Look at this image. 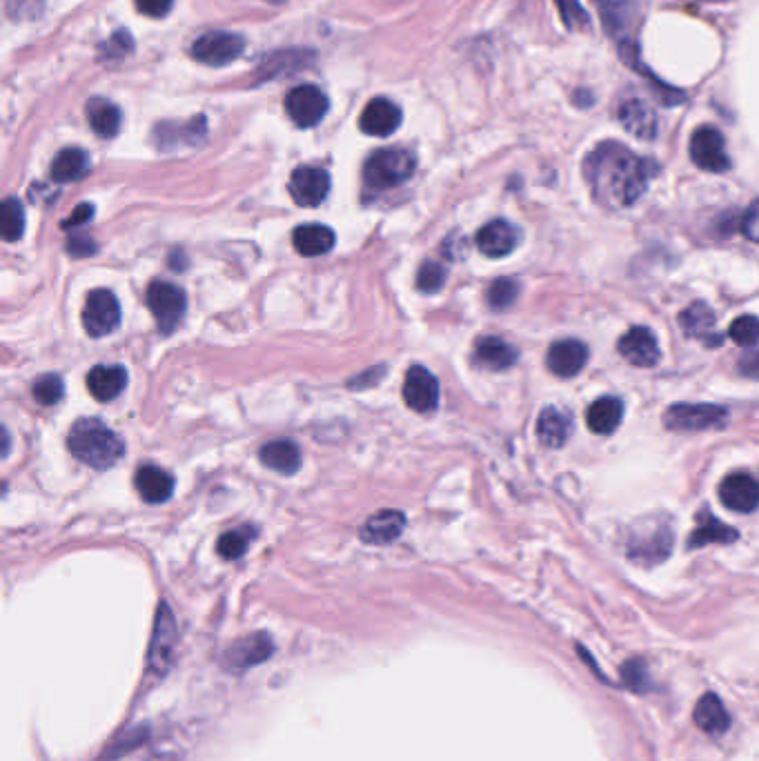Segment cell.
Returning <instances> with one entry per match:
<instances>
[{
    "label": "cell",
    "instance_id": "20",
    "mask_svg": "<svg viewBox=\"0 0 759 761\" xmlns=\"http://www.w3.org/2000/svg\"><path fill=\"white\" fill-rule=\"evenodd\" d=\"M134 488L147 503H165L174 494V477L159 466L145 463L134 474Z\"/></svg>",
    "mask_w": 759,
    "mask_h": 761
},
{
    "label": "cell",
    "instance_id": "23",
    "mask_svg": "<svg viewBox=\"0 0 759 761\" xmlns=\"http://www.w3.org/2000/svg\"><path fill=\"white\" fill-rule=\"evenodd\" d=\"M125 385L127 372L121 365H96V368L87 374V390L101 403L114 401L118 394L125 390Z\"/></svg>",
    "mask_w": 759,
    "mask_h": 761
},
{
    "label": "cell",
    "instance_id": "18",
    "mask_svg": "<svg viewBox=\"0 0 759 761\" xmlns=\"http://www.w3.org/2000/svg\"><path fill=\"white\" fill-rule=\"evenodd\" d=\"M272 652H274L272 639L268 635H263V632H259V635H250V637H243L241 641H236V644L225 652V666H228L230 670H248L263 664L265 659H270Z\"/></svg>",
    "mask_w": 759,
    "mask_h": 761
},
{
    "label": "cell",
    "instance_id": "33",
    "mask_svg": "<svg viewBox=\"0 0 759 761\" xmlns=\"http://www.w3.org/2000/svg\"><path fill=\"white\" fill-rule=\"evenodd\" d=\"M92 161L90 154L81 147H67V150L58 152L52 163V179L56 183H72V181H81L83 176L90 172Z\"/></svg>",
    "mask_w": 759,
    "mask_h": 761
},
{
    "label": "cell",
    "instance_id": "31",
    "mask_svg": "<svg viewBox=\"0 0 759 761\" xmlns=\"http://www.w3.org/2000/svg\"><path fill=\"white\" fill-rule=\"evenodd\" d=\"M621 419H624V403H621V399L617 397L597 399L593 405H590L586 414L588 428L595 434H601V437L613 434L619 428Z\"/></svg>",
    "mask_w": 759,
    "mask_h": 761
},
{
    "label": "cell",
    "instance_id": "9",
    "mask_svg": "<svg viewBox=\"0 0 759 761\" xmlns=\"http://www.w3.org/2000/svg\"><path fill=\"white\" fill-rule=\"evenodd\" d=\"M243 52H245V38L232 32L203 34L201 38H196L192 45V58L210 67L230 65Z\"/></svg>",
    "mask_w": 759,
    "mask_h": 761
},
{
    "label": "cell",
    "instance_id": "15",
    "mask_svg": "<svg viewBox=\"0 0 759 761\" xmlns=\"http://www.w3.org/2000/svg\"><path fill=\"white\" fill-rule=\"evenodd\" d=\"M588 357L590 352L586 348V343H581L577 339H564L550 345V350L546 354V363L552 374H557V377L561 379H570V377H577V374L584 370Z\"/></svg>",
    "mask_w": 759,
    "mask_h": 761
},
{
    "label": "cell",
    "instance_id": "3",
    "mask_svg": "<svg viewBox=\"0 0 759 761\" xmlns=\"http://www.w3.org/2000/svg\"><path fill=\"white\" fill-rule=\"evenodd\" d=\"M417 170V158L401 147H386L374 152L363 165V185L370 192H386L410 181Z\"/></svg>",
    "mask_w": 759,
    "mask_h": 761
},
{
    "label": "cell",
    "instance_id": "28",
    "mask_svg": "<svg viewBox=\"0 0 759 761\" xmlns=\"http://www.w3.org/2000/svg\"><path fill=\"white\" fill-rule=\"evenodd\" d=\"M259 459L265 468L279 474H294L301 468V450L290 439L265 443L259 452Z\"/></svg>",
    "mask_w": 759,
    "mask_h": 761
},
{
    "label": "cell",
    "instance_id": "24",
    "mask_svg": "<svg viewBox=\"0 0 759 761\" xmlns=\"http://www.w3.org/2000/svg\"><path fill=\"white\" fill-rule=\"evenodd\" d=\"M679 325L690 339H702L708 343H719L722 336L715 334V312L711 310V305H706L704 301H695L690 303L688 308L679 314Z\"/></svg>",
    "mask_w": 759,
    "mask_h": 761
},
{
    "label": "cell",
    "instance_id": "8",
    "mask_svg": "<svg viewBox=\"0 0 759 761\" xmlns=\"http://www.w3.org/2000/svg\"><path fill=\"white\" fill-rule=\"evenodd\" d=\"M328 110L330 98L314 85L294 87V90L285 96V112L292 118V123L297 127H303V130L319 125L325 114H328Z\"/></svg>",
    "mask_w": 759,
    "mask_h": 761
},
{
    "label": "cell",
    "instance_id": "43",
    "mask_svg": "<svg viewBox=\"0 0 759 761\" xmlns=\"http://www.w3.org/2000/svg\"><path fill=\"white\" fill-rule=\"evenodd\" d=\"M742 234L753 243H759V201H755L742 216Z\"/></svg>",
    "mask_w": 759,
    "mask_h": 761
},
{
    "label": "cell",
    "instance_id": "35",
    "mask_svg": "<svg viewBox=\"0 0 759 761\" xmlns=\"http://www.w3.org/2000/svg\"><path fill=\"white\" fill-rule=\"evenodd\" d=\"M254 535L256 532L250 526L230 530V532H225V535H221L216 550H219V555L223 559H239L241 555H245V550H248Z\"/></svg>",
    "mask_w": 759,
    "mask_h": 761
},
{
    "label": "cell",
    "instance_id": "44",
    "mask_svg": "<svg viewBox=\"0 0 759 761\" xmlns=\"http://www.w3.org/2000/svg\"><path fill=\"white\" fill-rule=\"evenodd\" d=\"M737 370L742 372L744 377L759 379V350L744 354V357L739 359V363H737Z\"/></svg>",
    "mask_w": 759,
    "mask_h": 761
},
{
    "label": "cell",
    "instance_id": "41",
    "mask_svg": "<svg viewBox=\"0 0 759 761\" xmlns=\"http://www.w3.org/2000/svg\"><path fill=\"white\" fill-rule=\"evenodd\" d=\"M561 9V16H564V23L568 27H577V25H588V14L581 9L575 0H555Z\"/></svg>",
    "mask_w": 759,
    "mask_h": 761
},
{
    "label": "cell",
    "instance_id": "7",
    "mask_svg": "<svg viewBox=\"0 0 759 761\" xmlns=\"http://www.w3.org/2000/svg\"><path fill=\"white\" fill-rule=\"evenodd\" d=\"M690 158L693 163L704 172L722 174L731 170V156L726 152V141L722 132L717 127H699V130L690 136Z\"/></svg>",
    "mask_w": 759,
    "mask_h": 761
},
{
    "label": "cell",
    "instance_id": "17",
    "mask_svg": "<svg viewBox=\"0 0 759 761\" xmlns=\"http://www.w3.org/2000/svg\"><path fill=\"white\" fill-rule=\"evenodd\" d=\"M477 247L481 254L490 256V259H501L515 250L519 243V230L512 223L497 219L490 221L477 232Z\"/></svg>",
    "mask_w": 759,
    "mask_h": 761
},
{
    "label": "cell",
    "instance_id": "16",
    "mask_svg": "<svg viewBox=\"0 0 759 761\" xmlns=\"http://www.w3.org/2000/svg\"><path fill=\"white\" fill-rule=\"evenodd\" d=\"M401 118V110L392 101H388V98H372V101L363 107L359 116V127L363 134L383 138L399 130Z\"/></svg>",
    "mask_w": 759,
    "mask_h": 761
},
{
    "label": "cell",
    "instance_id": "36",
    "mask_svg": "<svg viewBox=\"0 0 759 761\" xmlns=\"http://www.w3.org/2000/svg\"><path fill=\"white\" fill-rule=\"evenodd\" d=\"M32 394H34L36 403L54 405L65 397V383L61 377H58V374H43V377L36 379Z\"/></svg>",
    "mask_w": 759,
    "mask_h": 761
},
{
    "label": "cell",
    "instance_id": "1",
    "mask_svg": "<svg viewBox=\"0 0 759 761\" xmlns=\"http://www.w3.org/2000/svg\"><path fill=\"white\" fill-rule=\"evenodd\" d=\"M657 172L648 158H639L619 143H604L588 156L586 179L597 199L610 207H630L642 199Z\"/></svg>",
    "mask_w": 759,
    "mask_h": 761
},
{
    "label": "cell",
    "instance_id": "45",
    "mask_svg": "<svg viewBox=\"0 0 759 761\" xmlns=\"http://www.w3.org/2000/svg\"><path fill=\"white\" fill-rule=\"evenodd\" d=\"M92 216H94V207H92L90 203H83V205H78V207H76V210L72 212V216H67L65 223H63V227H65V230H69V227L85 225L87 221L92 219Z\"/></svg>",
    "mask_w": 759,
    "mask_h": 761
},
{
    "label": "cell",
    "instance_id": "14",
    "mask_svg": "<svg viewBox=\"0 0 759 761\" xmlns=\"http://www.w3.org/2000/svg\"><path fill=\"white\" fill-rule=\"evenodd\" d=\"M719 499L724 506L733 512H748L757 510L759 506V483L746 472H735L719 483Z\"/></svg>",
    "mask_w": 759,
    "mask_h": 761
},
{
    "label": "cell",
    "instance_id": "5",
    "mask_svg": "<svg viewBox=\"0 0 759 761\" xmlns=\"http://www.w3.org/2000/svg\"><path fill=\"white\" fill-rule=\"evenodd\" d=\"M147 308L163 332H172L187 310V296L179 285L167 281H152L147 288Z\"/></svg>",
    "mask_w": 759,
    "mask_h": 761
},
{
    "label": "cell",
    "instance_id": "2",
    "mask_svg": "<svg viewBox=\"0 0 759 761\" xmlns=\"http://www.w3.org/2000/svg\"><path fill=\"white\" fill-rule=\"evenodd\" d=\"M72 457L94 470L116 466L125 454V443L98 419H78L67 437Z\"/></svg>",
    "mask_w": 759,
    "mask_h": 761
},
{
    "label": "cell",
    "instance_id": "42",
    "mask_svg": "<svg viewBox=\"0 0 759 761\" xmlns=\"http://www.w3.org/2000/svg\"><path fill=\"white\" fill-rule=\"evenodd\" d=\"M136 9L150 18H163L172 12L174 0H134Z\"/></svg>",
    "mask_w": 759,
    "mask_h": 761
},
{
    "label": "cell",
    "instance_id": "10",
    "mask_svg": "<svg viewBox=\"0 0 759 761\" xmlns=\"http://www.w3.org/2000/svg\"><path fill=\"white\" fill-rule=\"evenodd\" d=\"M176 646H179V632H176V621L170 608L165 604L159 608L154 624L152 646H150V670L154 675H165L172 668L176 657Z\"/></svg>",
    "mask_w": 759,
    "mask_h": 761
},
{
    "label": "cell",
    "instance_id": "11",
    "mask_svg": "<svg viewBox=\"0 0 759 761\" xmlns=\"http://www.w3.org/2000/svg\"><path fill=\"white\" fill-rule=\"evenodd\" d=\"M403 401L410 410L419 414H430L439 405V381L430 370L414 365L403 379Z\"/></svg>",
    "mask_w": 759,
    "mask_h": 761
},
{
    "label": "cell",
    "instance_id": "34",
    "mask_svg": "<svg viewBox=\"0 0 759 761\" xmlns=\"http://www.w3.org/2000/svg\"><path fill=\"white\" fill-rule=\"evenodd\" d=\"M0 230H3V239L7 243H14L23 236L25 232V210L23 205L16 199H5L3 203V212H0Z\"/></svg>",
    "mask_w": 759,
    "mask_h": 761
},
{
    "label": "cell",
    "instance_id": "13",
    "mask_svg": "<svg viewBox=\"0 0 759 761\" xmlns=\"http://www.w3.org/2000/svg\"><path fill=\"white\" fill-rule=\"evenodd\" d=\"M617 350L621 357L628 363H633L635 368H653L662 359V350H659L657 336L650 332L644 325H635L630 328L617 343Z\"/></svg>",
    "mask_w": 759,
    "mask_h": 761
},
{
    "label": "cell",
    "instance_id": "38",
    "mask_svg": "<svg viewBox=\"0 0 759 761\" xmlns=\"http://www.w3.org/2000/svg\"><path fill=\"white\" fill-rule=\"evenodd\" d=\"M519 296V283L515 279H497L488 288V303L492 310H508Z\"/></svg>",
    "mask_w": 759,
    "mask_h": 761
},
{
    "label": "cell",
    "instance_id": "6",
    "mask_svg": "<svg viewBox=\"0 0 759 761\" xmlns=\"http://www.w3.org/2000/svg\"><path fill=\"white\" fill-rule=\"evenodd\" d=\"M118 323H121V303L114 292L98 288L87 294L83 305V328L87 334L101 339V336L112 334Z\"/></svg>",
    "mask_w": 759,
    "mask_h": 761
},
{
    "label": "cell",
    "instance_id": "12",
    "mask_svg": "<svg viewBox=\"0 0 759 761\" xmlns=\"http://www.w3.org/2000/svg\"><path fill=\"white\" fill-rule=\"evenodd\" d=\"M330 174L314 165L297 167L290 176V196L292 201L301 207H317L330 194Z\"/></svg>",
    "mask_w": 759,
    "mask_h": 761
},
{
    "label": "cell",
    "instance_id": "29",
    "mask_svg": "<svg viewBox=\"0 0 759 761\" xmlns=\"http://www.w3.org/2000/svg\"><path fill=\"white\" fill-rule=\"evenodd\" d=\"M337 236L328 225H301L292 234V245L301 256H323L328 254Z\"/></svg>",
    "mask_w": 759,
    "mask_h": 761
},
{
    "label": "cell",
    "instance_id": "27",
    "mask_svg": "<svg viewBox=\"0 0 759 761\" xmlns=\"http://www.w3.org/2000/svg\"><path fill=\"white\" fill-rule=\"evenodd\" d=\"M693 719L697 728H702L706 735H722L731 728V715H728L722 699L713 693L699 697L693 710Z\"/></svg>",
    "mask_w": 759,
    "mask_h": 761
},
{
    "label": "cell",
    "instance_id": "37",
    "mask_svg": "<svg viewBox=\"0 0 759 761\" xmlns=\"http://www.w3.org/2000/svg\"><path fill=\"white\" fill-rule=\"evenodd\" d=\"M728 336L737 345H742V348H753V345L759 343V319L751 314L739 316L728 328Z\"/></svg>",
    "mask_w": 759,
    "mask_h": 761
},
{
    "label": "cell",
    "instance_id": "46",
    "mask_svg": "<svg viewBox=\"0 0 759 761\" xmlns=\"http://www.w3.org/2000/svg\"><path fill=\"white\" fill-rule=\"evenodd\" d=\"M67 247H69V252H74L76 256H85V254L94 252V243L87 239V236H78V239H72Z\"/></svg>",
    "mask_w": 759,
    "mask_h": 761
},
{
    "label": "cell",
    "instance_id": "40",
    "mask_svg": "<svg viewBox=\"0 0 759 761\" xmlns=\"http://www.w3.org/2000/svg\"><path fill=\"white\" fill-rule=\"evenodd\" d=\"M446 283V268L437 261H426L417 274V288L421 292H439Z\"/></svg>",
    "mask_w": 759,
    "mask_h": 761
},
{
    "label": "cell",
    "instance_id": "19",
    "mask_svg": "<svg viewBox=\"0 0 759 761\" xmlns=\"http://www.w3.org/2000/svg\"><path fill=\"white\" fill-rule=\"evenodd\" d=\"M619 123L624 125L628 134H633L639 141H653L659 132V118L657 112L646 101H626L619 107Z\"/></svg>",
    "mask_w": 759,
    "mask_h": 761
},
{
    "label": "cell",
    "instance_id": "4",
    "mask_svg": "<svg viewBox=\"0 0 759 761\" xmlns=\"http://www.w3.org/2000/svg\"><path fill=\"white\" fill-rule=\"evenodd\" d=\"M728 410L715 403H675L664 412V426L675 432L713 430L726 423Z\"/></svg>",
    "mask_w": 759,
    "mask_h": 761
},
{
    "label": "cell",
    "instance_id": "39",
    "mask_svg": "<svg viewBox=\"0 0 759 761\" xmlns=\"http://www.w3.org/2000/svg\"><path fill=\"white\" fill-rule=\"evenodd\" d=\"M621 679H624V684L630 690H635V693H646L650 688V675L642 659L626 661L624 668H621Z\"/></svg>",
    "mask_w": 759,
    "mask_h": 761
},
{
    "label": "cell",
    "instance_id": "21",
    "mask_svg": "<svg viewBox=\"0 0 759 761\" xmlns=\"http://www.w3.org/2000/svg\"><path fill=\"white\" fill-rule=\"evenodd\" d=\"M673 550V530L668 526H659L657 530L644 537H635L628 543L630 559L642 563H659L664 561Z\"/></svg>",
    "mask_w": 759,
    "mask_h": 761
},
{
    "label": "cell",
    "instance_id": "47",
    "mask_svg": "<svg viewBox=\"0 0 759 761\" xmlns=\"http://www.w3.org/2000/svg\"><path fill=\"white\" fill-rule=\"evenodd\" d=\"M268 3H272V5H281V3H285V0H268Z\"/></svg>",
    "mask_w": 759,
    "mask_h": 761
},
{
    "label": "cell",
    "instance_id": "30",
    "mask_svg": "<svg viewBox=\"0 0 759 761\" xmlns=\"http://www.w3.org/2000/svg\"><path fill=\"white\" fill-rule=\"evenodd\" d=\"M737 537L739 532L735 528L726 526V523L715 519L708 510H702L697 517V528L693 530V535H690L688 548L695 550V548L711 546V543H733L737 541Z\"/></svg>",
    "mask_w": 759,
    "mask_h": 761
},
{
    "label": "cell",
    "instance_id": "25",
    "mask_svg": "<svg viewBox=\"0 0 759 761\" xmlns=\"http://www.w3.org/2000/svg\"><path fill=\"white\" fill-rule=\"evenodd\" d=\"M517 359L519 352L508 341L499 339V336H483L475 345V361L486 370H508L517 363Z\"/></svg>",
    "mask_w": 759,
    "mask_h": 761
},
{
    "label": "cell",
    "instance_id": "26",
    "mask_svg": "<svg viewBox=\"0 0 759 761\" xmlns=\"http://www.w3.org/2000/svg\"><path fill=\"white\" fill-rule=\"evenodd\" d=\"M403 528H406V517L397 510H381L377 515H372L361 528V539L366 543H374V546H383L397 539Z\"/></svg>",
    "mask_w": 759,
    "mask_h": 761
},
{
    "label": "cell",
    "instance_id": "32",
    "mask_svg": "<svg viewBox=\"0 0 759 761\" xmlns=\"http://www.w3.org/2000/svg\"><path fill=\"white\" fill-rule=\"evenodd\" d=\"M85 114L96 136L114 138L121 132V110H118L112 101H107V98H92V101H87Z\"/></svg>",
    "mask_w": 759,
    "mask_h": 761
},
{
    "label": "cell",
    "instance_id": "22",
    "mask_svg": "<svg viewBox=\"0 0 759 761\" xmlns=\"http://www.w3.org/2000/svg\"><path fill=\"white\" fill-rule=\"evenodd\" d=\"M570 434H573V421H570L566 412H561L555 405H548V408L541 410L537 419V437L546 448L557 450L566 446Z\"/></svg>",
    "mask_w": 759,
    "mask_h": 761
}]
</instances>
